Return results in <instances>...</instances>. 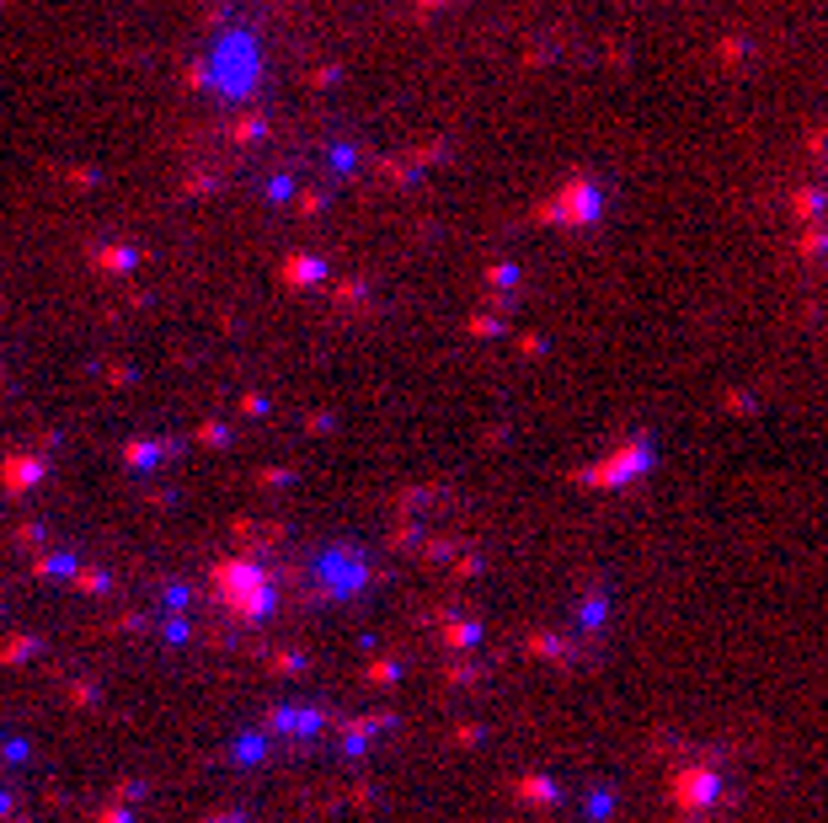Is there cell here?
Returning <instances> with one entry per match:
<instances>
[{"label":"cell","mask_w":828,"mask_h":823,"mask_svg":"<svg viewBox=\"0 0 828 823\" xmlns=\"http://www.w3.org/2000/svg\"><path fill=\"white\" fill-rule=\"evenodd\" d=\"M791 209H796V220H818V209H823V193H812V188H802L791 198Z\"/></svg>","instance_id":"cell-1"}]
</instances>
